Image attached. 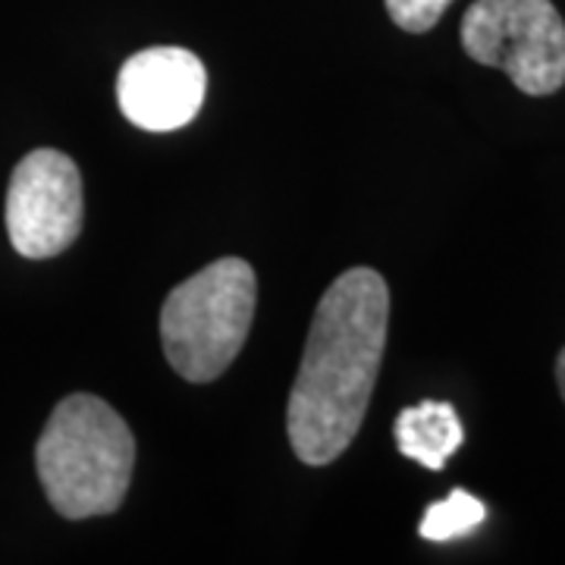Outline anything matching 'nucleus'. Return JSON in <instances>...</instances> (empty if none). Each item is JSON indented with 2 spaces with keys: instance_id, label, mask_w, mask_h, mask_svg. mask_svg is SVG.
Here are the masks:
<instances>
[{
  "instance_id": "f257e3e1",
  "label": "nucleus",
  "mask_w": 565,
  "mask_h": 565,
  "mask_svg": "<svg viewBox=\"0 0 565 565\" xmlns=\"http://www.w3.org/2000/svg\"><path fill=\"white\" fill-rule=\"evenodd\" d=\"M386 330L390 289L377 270L352 267L330 282L286 405V434L305 465H330L352 446L381 374Z\"/></svg>"
},
{
  "instance_id": "f03ea898",
  "label": "nucleus",
  "mask_w": 565,
  "mask_h": 565,
  "mask_svg": "<svg viewBox=\"0 0 565 565\" xmlns=\"http://www.w3.org/2000/svg\"><path fill=\"white\" fill-rule=\"evenodd\" d=\"M136 465L129 424L110 405L73 393L57 403L35 446V468L51 505L63 519H95L117 512Z\"/></svg>"
},
{
  "instance_id": "7ed1b4c3",
  "label": "nucleus",
  "mask_w": 565,
  "mask_h": 565,
  "mask_svg": "<svg viewBox=\"0 0 565 565\" xmlns=\"http://www.w3.org/2000/svg\"><path fill=\"white\" fill-rule=\"evenodd\" d=\"M258 280L243 258H221L182 280L161 308L167 362L189 384L221 377L255 321Z\"/></svg>"
},
{
  "instance_id": "20e7f679",
  "label": "nucleus",
  "mask_w": 565,
  "mask_h": 565,
  "mask_svg": "<svg viewBox=\"0 0 565 565\" xmlns=\"http://www.w3.org/2000/svg\"><path fill=\"white\" fill-rule=\"evenodd\" d=\"M462 47L531 98L565 85V20L550 0H475L462 17Z\"/></svg>"
},
{
  "instance_id": "39448f33",
  "label": "nucleus",
  "mask_w": 565,
  "mask_h": 565,
  "mask_svg": "<svg viewBox=\"0 0 565 565\" xmlns=\"http://www.w3.org/2000/svg\"><path fill=\"white\" fill-rule=\"evenodd\" d=\"M85 217L79 167L54 148L29 151L7 189V233L22 258H54L76 243Z\"/></svg>"
},
{
  "instance_id": "423d86ee",
  "label": "nucleus",
  "mask_w": 565,
  "mask_h": 565,
  "mask_svg": "<svg viewBox=\"0 0 565 565\" xmlns=\"http://www.w3.org/2000/svg\"><path fill=\"white\" fill-rule=\"evenodd\" d=\"M207 92L204 63L185 47H148L122 63L117 102L126 120L148 132H173L199 117Z\"/></svg>"
},
{
  "instance_id": "0eeeda50",
  "label": "nucleus",
  "mask_w": 565,
  "mask_h": 565,
  "mask_svg": "<svg viewBox=\"0 0 565 565\" xmlns=\"http://www.w3.org/2000/svg\"><path fill=\"white\" fill-rule=\"evenodd\" d=\"M393 434L405 459L424 465L430 471H444L449 456L465 440V427L456 408L449 403H434V399L403 408L396 415Z\"/></svg>"
},
{
  "instance_id": "6e6552de",
  "label": "nucleus",
  "mask_w": 565,
  "mask_h": 565,
  "mask_svg": "<svg viewBox=\"0 0 565 565\" xmlns=\"http://www.w3.org/2000/svg\"><path fill=\"white\" fill-rule=\"evenodd\" d=\"M487 519L484 503L465 490H452L446 500L434 503L422 519V537L424 541H437V544H446V541H456V537H465L468 531L481 525Z\"/></svg>"
},
{
  "instance_id": "1a4fd4ad",
  "label": "nucleus",
  "mask_w": 565,
  "mask_h": 565,
  "mask_svg": "<svg viewBox=\"0 0 565 565\" xmlns=\"http://www.w3.org/2000/svg\"><path fill=\"white\" fill-rule=\"evenodd\" d=\"M384 3L390 20L396 22L403 32L422 35V32H430L440 22V17H444L446 7L452 0H384Z\"/></svg>"
},
{
  "instance_id": "9d476101",
  "label": "nucleus",
  "mask_w": 565,
  "mask_h": 565,
  "mask_svg": "<svg viewBox=\"0 0 565 565\" xmlns=\"http://www.w3.org/2000/svg\"><path fill=\"white\" fill-rule=\"evenodd\" d=\"M556 384H559V393H563L565 399V349L559 352V359H556Z\"/></svg>"
}]
</instances>
